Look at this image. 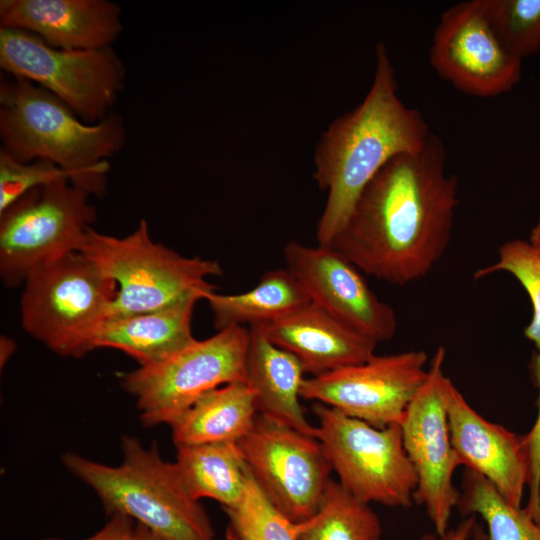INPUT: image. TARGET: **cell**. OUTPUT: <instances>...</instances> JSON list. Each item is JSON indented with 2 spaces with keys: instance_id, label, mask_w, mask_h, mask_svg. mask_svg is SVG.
<instances>
[{
  "instance_id": "obj_14",
  "label": "cell",
  "mask_w": 540,
  "mask_h": 540,
  "mask_svg": "<svg viewBox=\"0 0 540 540\" xmlns=\"http://www.w3.org/2000/svg\"><path fill=\"white\" fill-rule=\"evenodd\" d=\"M429 62L442 79L475 97L507 93L521 79L522 60L502 45L486 17L483 0L459 2L441 14Z\"/></svg>"
},
{
  "instance_id": "obj_24",
  "label": "cell",
  "mask_w": 540,
  "mask_h": 540,
  "mask_svg": "<svg viewBox=\"0 0 540 540\" xmlns=\"http://www.w3.org/2000/svg\"><path fill=\"white\" fill-rule=\"evenodd\" d=\"M378 515L331 479L318 512L299 523L297 540H380Z\"/></svg>"
},
{
  "instance_id": "obj_11",
  "label": "cell",
  "mask_w": 540,
  "mask_h": 540,
  "mask_svg": "<svg viewBox=\"0 0 540 540\" xmlns=\"http://www.w3.org/2000/svg\"><path fill=\"white\" fill-rule=\"evenodd\" d=\"M237 444L252 479L283 514L301 523L318 512L333 469L315 436L258 414Z\"/></svg>"
},
{
  "instance_id": "obj_21",
  "label": "cell",
  "mask_w": 540,
  "mask_h": 540,
  "mask_svg": "<svg viewBox=\"0 0 540 540\" xmlns=\"http://www.w3.org/2000/svg\"><path fill=\"white\" fill-rule=\"evenodd\" d=\"M258 415L255 396L246 382H232L200 396L171 425L176 446L238 443Z\"/></svg>"
},
{
  "instance_id": "obj_35",
  "label": "cell",
  "mask_w": 540,
  "mask_h": 540,
  "mask_svg": "<svg viewBox=\"0 0 540 540\" xmlns=\"http://www.w3.org/2000/svg\"><path fill=\"white\" fill-rule=\"evenodd\" d=\"M529 244L540 257V217L531 231Z\"/></svg>"
},
{
  "instance_id": "obj_23",
  "label": "cell",
  "mask_w": 540,
  "mask_h": 540,
  "mask_svg": "<svg viewBox=\"0 0 540 540\" xmlns=\"http://www.w3.org/2000/svg\"><path fill=\"white\" fill-rule=\"evenodd\" d=\"M205 300L218 331L230 326L271 323L310 302L286 267L265 272L248 291L237 294L213 291Z\"/></svg>"
},
{
  "instance_id": "obj_36",
  "label": "cell",
  "mask_w": 540,
  "mask_h": 540,
  "mask_svg": "<svg viewBox=\"0 0 540 540\" xmlns=\"http://www.w3.org/2000/svg\"><path fill=\"white\" fill-rule=\"evenodd\" d=\"M41 540H62V539L48 538V539H41ZM82 540H95V534Z\"/></svg>"
},
{
  "instance_id": "obj_12",
  "label": "cell",
  "mask_w": 540,
  "mask_h": 540,
  "mask_svg": "<svg viewBox=\"0 0 540 540\" xmlns=\"http://www.w3.org/2000/svg\"><path fill=\"white\" fill-rule=\"evenodd\" d=\"M445 349L433 355L425 382L409 404L400 424L403 446L417 476L414 502L423 505L435 528L444 535L451 514L460 498L453 484L461 466L453 447L446 410V384L443 371Z\"/></svg>"
},
{
  "instance_id": "obj_32",
  "label": "cell",
  "mask_w": 540,
  "mask_h": 540,
  "mask_svg": "<svg viewBox=\"0 0 540 540\" xmlns=\"http://www.w3.org/2000/svg\"><path fill=\"white\" fill-rule=\"evenodd\" d=\"M134 521L122 514H113L97 533L95 540H131Z\"/></svg>"
},
{
  "instance_id": "obj_5",
  "label": "cell",
  "mask_w": 540,
  "mask_h": 540,
  "mask_svg": "<svg viewBox=\"0 0 540 540\" xmlns=\"http://www.w3.org/2000/svg\"><path fill=\"white\" fill-rule=\"evenodd\" d=\"M117 285L107 318L159 310L191 296L215 291L207 278L220 276L216 260L185 257L153 241L146 220L125 237L89 228L80 251Z\"/></svg>"
},
{
  "instance_id": "obj_28",
  "label": "cell",
  "mask_w": 540,
  "mask_h": 540,
  "mask_svg": "<svg viewBox=\"0 0 540 540\" xmlns=\"http://www.w3.org/2000/svg\"><path fill=\"white\" fill-rule=\"evenodd\" d=\"M499 271L513 275L525 289L532 304V318L524 330L527 339L540 349V257L529 242L511 240L504 243L498 252L497 262L477 270L475 278Z\"/></svg>"
},
{
  "instance_id": "obj_22",
  "label": "cell",
  "mask_w": 540,
  "mask_h": 540,
  "mask_svg": "<svg viewBox=\"0 0 540 540\" xmlns=\"http://www.w3.org/2000/svg\"><path fill=\"white\" fill-rule=\"evenodd\" d=\"M176 449V472L190 497L213 499L223 508L241 500L250 474L237 443L181 445Z\"/></svg>"
},
{
  "instance_id": "obj_1",
  "label": "cell",
  "mask_w": 540,
  "mask_h": 540,
  "mask_svg": "<svg viewBox=\"0 0 540 540\" xmlns=\"http://www.w3.org/2000/svg\"><path fill=\"white\" fill-rule=\"evenodd\" d=\"M458 179L433 132L371 179L328 245L361 272L394 285L426 276L445 253L458 206Z\"/></svg>"
},
{
  "instance_id": "obj_17",
  "label": "cell",
  "mask_w": 540,
  "mask_h": 540,
  "mask_svg": "<svg viewBox=\"0 0 540 540\" xmlns=\"http://www.w3.org/2000/svg\"><path fill=\"white\" fill-rule=\"evenodd\" d=\"M0 27L28 31L64 50L112 46L123 30L121 7L108 0H1Z\"/></svg>"
},
{
  "instance_id": "obj_9",
  "label": "cell",
  "mask_w": 540,
  "mask_h": 540,
  "mask_svg": "<svg viewBox=\"0 0 540 540\" xmlns=\"http://www.w3.org/2000/svg\"><path fill=\"white\" fill-rule=\"evenodd\" d=\"M0 67L11 77L27 79L51 92L88 124L111 114L126 77L112 46L57 49L28 31L4 27H0Z\"/></svg>"
},
{
  "instance_id": "obj_4",
  "label": "cell",
  "mask_w": 540,
  "mask_h": 540,
  "mask_svg": "<svg viewBox=\"0 0 540 540\" xmlns=\"http://www.w3.org/2000/svg\"><path fill=\"white\" fill-rule=\"evenodd\" d=\"M122 460L106 465L77 453L62 456V464L90 487L106 512L122 514L163 540H214V528L200 501L182 487L174 462L164 460L156 444L124 435Z\"/></svg>"
},
{
  "instance_id": "obj_27",
  "label": "cell",
  "mask_w": 540,
  "mask_h": 540,
  "mask_svg": "<svg viewBox=\"0 0 540 540\" xmlns=\"http://www.w3.org/2000/svg\"><path fill=\"white\" fill-rule=\"evenodd\" d=\"M483 7L510 54L522 60L540 50V0H483Z\"/></svg>"
},
{
  "instance_id": "obj_31",
  "label": "cell",
  "mask_w": 540,
  "mask_h": 540,
  "mask_svg": "<svg viewBox=\"0 0 540 540\" xmlns=\"http://www.w3.org/2000/svg\"><path fill=\"white\" fill-rule=\"evenodd\" d=\"M477 516H466L455 528L439 536L436 533L423 534L418 540H489L487 532L478 524Z\"/></svg>"
},
{
  "instance_id": "obj_33",
  "label": "cell",
  "mask_w": 540,
  "mask_h": 540,
  "mask_svg": "<svg viewBox=\"0 0 540 540\" xmlns=\"http://www.w3.org/2000/svg\"><path fill=\"white\" fill-rule=\"evenodd\" d=\"M131 540H163L157 534L152 532L141 524L135 525Z\"/></svg>"
},
{
  "instance_id": "obj_34",
  "label": "cell",
  "mask_w": 540,
  "mask_h": 540,
  "mask_svg": "<svg viewBox=\"0 0 540 540\" xmlns=\"http://www.w3.org/2000/svg\"><path fill=\"white\" fill-rule=\"evenodd\" d=\"M14 342L11 339H8L7 337L1 338V347H0V363L1 366L5 365V363L9 360L11 355L14 352Z\"/></svg>"
},
{
  "instance_id": "obj_7",
  "label": "cell",
  "mask_w": 540,
  "mask_h": 540,
  "mask_svg": "<svg viewBox=\"0 0 540 540\" xmlns=\"http://www.w3.org/2000/svg\"><path fill=\"white\" fill-rule=\"evenodd\" d=\"M92 195L69 181L32 189L0 214V275L23 284L35 270L79 252L96 221Z\"/></svg>"
},
{
  "instance_id": "obj_16",
  "label": "cell",
  "mask_w": 540,
  "mask_h": 540,
  "mask_svg": "<svg viewBox=\"0 0 540 540\" xmlns=\"http://www.w3.org/2000/svg\"><path fill=\"white\" fill-rule=\"evenodd\" d=\"M446 410L461 465L484 477L511 505L522 507L527 460L522 435L482 417L448 379Z\"/></svg>"
},
{
  "instance_id": "obj_18",
  "label": "cell",
  "mask_w": 540,
  "mask_h": 540,
  "mask_svg": "<svg viewBox=\"0 0 540 540\" xmlns=\"http://www.w3.org/2000/svg\"><path fill=\"white\" fill-rule=\"evenodd\" d=\"M255 327L273 344L294 355L310 377L365 362L375 355L378 344L311 302Z\"/></svg>"
},
{
  "instance_id": "obj_15",
  "label": "cell",
  "mask_w": 540,
  "mask_h": 540,
  "mask_svg": "<svg viewBox=\"0 0 540 540\" xmlns=\"http://www.w3.org/2000/svg\"><path fill=\"white\" fill-rule=\"evenodd\" d=\"M286 269L309 301L376 343L397 329L394 310L370 289L361 271L331 246L291 241L284 247Z\"/></svg>"
},
{
  "instance_id": "obj_13",
  "label": "cell",
  "mask_w": 540,
  "mask_h": 540,
  "mask_svg": "<svg viewBox=\"0 0 540 540\" xmlns=\"http://www.w3.org/2000/svg\"><path fill=\"white\" fill-rule=\"evenodd\" d=\"M428 356L411 350L305 378L301 398L333 407L377 428L401 424L426 380Z\"/></svg>"
},
{
  "instance_id": "obj_29",
  "label": "cell",
  "mask_w": 540,
  "mask_h": 540,
  "mask_svg": "<svg viewBox=\"0 0 540 540\" xmlns=\"http://www.w3.org/2000/svg\"><path fill=\"white\" fill-rule=\"evenodd\" d=\"M57 181L73 183V176L51 161L22 163L0 149V214L32 189Z\"/></svg>"
},
{
  "instance_id": "obj_8",
  "label": "cell",
  "mask_w": 540,
  "mask_h": 540,
  "mask_svg": "<svg viewBox=\"0 0 540 540\" xmlns=\"http://www.w3.org/2000/svg\"><path fill=\"white\" fill-rule=\"evenodd\" d=\"M249 340L245 326H230L195 339L161 363L123 374L122 386L135 398L141 424L170 426L204 393L246 382Z\"/></svg>"
},
{
  "instance_id": "obj_30",
  "label": "cell",
  "mask_w": 540,
  "mask_h": 540,
  "mask_svg": "<svg viewBox=\"0 0 540 540\" xmlns=\"http://www.w3.org/2000/svg\"><path fill=\"white\" fill-rule=\"evenodd\" d=\"M534 376L539 390L538 414L531 430L522 435L527 460L528 502L524 507L533 520L540 524V349L534 359Z\"/></svg>"
},
{
  "instance_id": "obj_25",
  "label": "cell",
  "mask_w": 540,
  "mask_h": 540,
  "mask_svg": "<svg viewBox=\"0 0 540 540\" xmlns=\"http://www.w3.org/2000/svg\"><path fill=\"white\" fill-rule=\"evenodd\" d=\"M457 509L480 516L489 540H540V524L525 508L511 505L484 477L466 469Z\"/></svg>"
},
{
  "instance_id": "obj_37",
  "label": "cell",
  "mask_w": 540,
  "mask_h": 540,
  "mask_svg": "<svg viewBox=\"0 0 540 540\" xmlns=\"http://www.w3.org/2000/svg\"><path fill=\"white\" fill-rule=\"evenodd\" d=\"M214 540H215V539H214ZM225 540H233V539H231L230 537H227Z\"/></svg>"
},
{
  "instance_id": "obj_19",
  "label": "cell",
  "mask_w": 540,
  "mask_h": 540,
  "mask_svg": "<svg viewBox=\"0 0 540 540\" xmlns=\"http://www.w3.org/2000/svg\"><path fill=\"white\" fill-rule=\"evenodd\" d=\"M246 383L255 396L259 415L316 437V426L300 404L304 369L299 360L276 346L255 326L249 328Z\"/></svg>"
},
{
  "instance_id": "obj_6",
  "label": "cell",
  "mask_w": 540,
  "mask_h": 540,
  "mask_svg": "<svg viewBox=\"0 0 540 540\" xmlns=\"http://www.w3.org/2000/svg\"><path fill=\"white\" fill-rule=\"evenodd\" d=\"M20 300L24 330L52 352L81 358L95 350L117 285L81 252L70 253L25 280Z\"/></svg>"
},
{
  "instance_id": "obj_26",
  "label": "cell",
  "mask_w": 540,
  "mask_h": 540,
  "mask_svg": "<svg viewBox=\"0 0 540 540\" xmlns=\"http://www.w3.org/2000/svg\"><path fill=\"white\" fill-rule=\"evenodd\" d=\"M233 540H297L299 523L283 514L264 495L251 475L241 500L224 508Z\"/></svg>"
},
{
  "instance_id": "obj_2",
  "label": "cell",
  "mask_w": 540,
  "mask_h": 540,
  "mask_svg": "<svg viewBox=\"0 0 540 540\" xmlns=\"http://www.w3.org/2000/svg\"><path fill=\"white\" fill-rule=\"evenodd\" d=\"M397 89L394 68L380 43L367 95L329 126L316 149L314 178L328 191L316 229L319 245L332 242L365 186L386 163L420 150L432 133L423 114L406 106Z\"/></svg>"
},
{
  "instance_id": "obj_20",
  "label": "cell",
  "mask_w": 540,
  "mask_h": 540,
  "mask_svg": "<svg viewBox=\"0 0 540 540\" xmlns=\"http://www.w3.org/2000/svg\"><path fill=\"white\" fill-rule=\"evenodd\" d=\"M199 300L191 296L159 310L108 318L97 331L94 348L122 351L139 367L161 363L195 340L191 323Z\"/></svg>"
},
{
  "instance_id": "obj_3",
  "label": "cell",
  "mask_w": 540,
  "mask_h": 540,
  "mask_svg": "<svg viewBox=\"0 0 540 540\" xmlns=\"http://www.w3.org/2000/svg\"><path fill=\"white\" fill-rule=\"evenodd\" d=\"M1 150L27 163L48 160L94 196L107 189L108 159L126 142L122 118L111 113L96 124L82 121L63 101L24 78L0 84Z\"/></svg>"
},
{
  "instance_id": "obj_10",
  "label": "cell",
  "mask_w": 540,
  "mask_h": 540,
  "mask_svg": "<svg viewBox=\"0 0 540 540\" xmlns=\"http://www.w3.org/2000/svg\"><path fill=\"white\" fill-rule=\"evenodd\" d=\"M316 438L338 482L357 499L388 507H410L417 487L403 446L400 424L377 428L316 402Z\"/></svg>"
}]
</instances>
